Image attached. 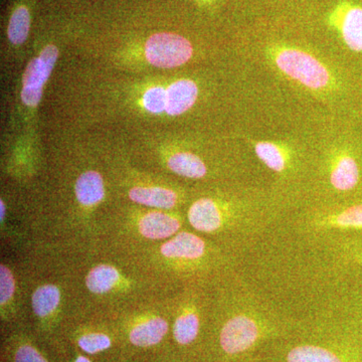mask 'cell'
Masks as SVG:
<instances>
[{"label": "cell", "instance_id": "21", "mask_svg": "<svg viewBox=\"0 0 362 362\" xmlns=\"http://www.w3.org/2000/svg\"><path fill=\"white\" fill-rule=\"evenodd\" d=\"M78 346L85 354H98L110 349L112 346L111 338L101 332L86 333L78 339Z\"/></svg>", "mask_w": 362, "mask_h": 362}, {"label": "cell", "instance_id": "30", "mask_svg": "<svg viewBox=\"0 0 362 362\" xmlns=\"http://www.w3.org/2000/svg\"><path fill=\"white\" fill-rule=\"evenodd\" d=\"M354 259L362 265V251H356L354 252Z\"/></svg>", "mask_w": 362, "mask_h": 362}, {"label": "cell", "instance_id": "1", "mask_svg": "<svg viewBox=\"0 0 362 362\" xmlns=\"http://www.w3.org/2000/svg\"><path fill=\"white\" fill-rule=\"evenodd\" d=\"M290 324L261 313L243 311L226 319L216 337V362H239L267 345L298 334Z\"/></svg>", "mask_w": 362, "mask_h": 362}, {"label": "cell", "instance_id": "12", "mask_svg": "<svg viewBox=\"0 0 362 362\" xmlns=\"http://www.w3.org/2000/svg\"><path fill=\"white\" fill-rule=\"evenodd\" d=\"M180 228L178 218L162 213L147 214L140 221V232L152 240L166 239L175 235Z\"/></svg>", "mask_w": 362, "mask_h": 362}, {"label": "cell", "instance_id": "29", "mask_svg": "<svg viewBox=\"0 0 362 362\" xmlns=\"http://www.w3.org/2000/svg\"><path fill=\"white\" fill-rule=\"evenodd\" d=\"M74 362H92V361L84 356H78Z\"/></svg>", "mask_w": 362, "mask_h": 362}, {"label": "cell", "instance_id": "17", "mask_svg": "<svg viewBox=\"0 0 362 362\" xmlns=\"http://www.w3.org/2000/svg\"><path fill=\"white\" fill-rule=\"evenodd\" d=\"M168 168L176 175L188 178H202L206 175V164L190 152H177L168 159Z\"/></svg>", "mask_w": 362, "mask_h": 362}, {"label": "cell", "instance_id": "26", "mask_svg": "<svg viewBox=\"0 0 362 362\" xmlns=\"http://www.w3.org/2000/svg\"><path fill=\"white\" fill-rule=\"evenodd\" d=\"M58 49L54 45H47L40 52L39 57L40 65L45 78H49L51 76L52 69H54V64H56L57 59H58Z\"/></svg>", "mask_w": 362, "mask_h": 362}, {"label": "cell", "instance_id": "19", "mask_svg": "<svg viewBox=\"0 0 362 362\" xmlns=\"http://www.w3.org/2000/svg\"><path fill=\"white\" fill-rule=\"evenodd\" d=\"M61 299L58 288L54 285L40 287L33 296V308L40 317L49 315L57 308Z\"/></svg>", "mask_w": 362, "mask_h": 362}, {"label": "cell", "instance_id": "3", "mask_svg": "<svg viewBox=\"0 0 362 362\" xmlns=\"http://www.w3.org/2000/svg\"><path fill=\"white\" fill-rule=\"evenodd\" d=\"M272 57L279 70L305 87L320 90L332 84L330 71L308 52L293 47H276Z\"/></svg>", "mask_w": 362, "mask_h": 362}, {"label": "cell", "instance_id": "9", "mask_svg": "<svg viewBox=\"0 0 362 362\" xmlns=\"http://www.w3.org/2000/svg\"><path fill=\"white\" fill-rule=\"evenodd\" d=\"M199 95V89L190 80H180L173 83L166 90V113L177 116L192 108Z\"/></svg>", "mask_w": 362, "mask_h": 362}, {"label": "cell", "instance_id": "5", "mask_svg": "<svg viewBox=\"0 0 362 362\" xmlns=\"http://www.w3.org/2000/svg\"><path fill=\"white\" fill-rule=\"evenodd\" d=\"M332 23L339 30L344 44L351 51L362 52V6L343 2L332 16Z\"/></svg>", "mask_w": 362, "mask_h": 362}, {"label": "cell", "instance_id": "31", "mask_svg": "<svg viewBox=\"0 0 362 362\" xmlns=\"http://www.w3.org/2000/svg\"><path fill=\"white\" fill-rule=\"evenodd\" d=\"M0 211H1V221L4 218V214H6V206H4V202H0Z\"/></svg>", "mask_w": 362, "mask_h": 362}, {"label": "cell", "instance_id": "10", "mask_svg": "<svg viewBox=\"0 0 362 362\" xmlns=\"http://www.w3.org/2000/svg\"><path fill=\"white\" fill-rule=\"evenodd\" d=\"M202 321L199 312L188 309L181 312L173 324V338L180 349H189L199 341Z\"/></svg>", "mask_w": 362, "mask_h": 362}, {"label": "cell", "instance_id": "2", "mask_svg": "<svg viewBox=\"0 0 362 362\" xmlns=\"http://www.w3.org/2000/svg\"><path fill=\"white\" fill-rule=\"evenodd\" d=\"M299 333L272 342L261 350L273 362H362L352 343L330 331Z\"/></svg>", "mask_w": 362, "mask_h": 362}, {"label": "cell", "instance_id": "20", "mask_svg": "<svg viewBox=\"0 0 362 362\" xmlns=\"http://www.w3.org/2000/svg\"><path fill=\"white\" fill-rule=\"evenodd\" d=\"M30 16L25 7H18L11 16L8 25V37L14 45L25 42L30 33Z\"/></svg>", "mask_w": 362, "mask_h": 362}, {"label": "cell", "instance_id": "14", "mask_svg": "<svg viewBox=\"0 0 362 362\" xmlns=\"http://www.w3.org/2000/svg\"><path fill=\"white\" fill-rule=\"evenodd\" d=\"M319 226L340 230H362V204L324 214Z\"/></svg>", "mask_w": 362, "mask_h": 362}, {"label": "cell", "instance_id": "27", "mask_svg": "<svg viewBox=\"0 0 362 362\" xmlns=\"http://www.w3.org/2000/svg\"><path fill=\"white\" fill-rule=\"evenodd\" d=\"M42 96V87H23L21 99L28 106H37Z\"/></svg>", "mask_w": 362, "mask_h": 362}, {"label": "cell", "instance_id": "24", "mask_svg": "<svg viewBox=\"0 0 362 362\" xmlns=\"http://www.w3.org/2000/svg\"><path fill=\"white\" fill-rule=\"evenodd\" d=\"M14 292L13 273L6 266L0 267V303L4 305L11 299Z\"/></svg>", "mask_w": 362, "mask_h": 362}, {"label": "cell", "instance_id": "4", "mask_svg": "<svg viewBox=\"0 0 362 362\" xmlns=\"http://www.w3.org/2000/svg\"><path fill=\"white\" fill-rule=\"evenodd\" d=\"M145 54L151 65L162 69L175 68L192 58V45L185 37L175 33H156L147 40Z\"/></svg>", "mask_w": 362, "mask_h": 362}, {"label": "cell", "instance_id": "7", "mask_svg": "<svg viewBox=\"0 0 362 362\" xmlns=\"http://www.w3.org/2000/svg\"><path fill=\"white\" fill-rule=\"evenodd\" d=\"M329 178L331 185L337 192L354 190L361 180V170L356 159L346 151L337 153L331 162Z\"/></svg>", "mask_w": 362, "mask_h": 362}, {"label": "cell", "instance_id": "18", "mask_svg": "<svg viewBox=\"0 0 362 362\" xmlns=\"http://www.w3.org/2000/svg\"><path fill=\"white\" fill-rule=\"evenodd\" d=\"M119 279L118 271L114 267L100 265L93 269L86 278V284L90 292L104 294L110 291Z\"/></svg>", "mask_w": 362, "mask_h": 362}, {"label": "cell", "instance_id": "6", "mask_svg": "<svg viewBox=\"0 0 362 362\" xmlns=\"http://www.w3.org/2000/svg\"><path fill=\"white\" fill-rule=\"evenodd\" d=\"M161 252L166 258L195 262L204 258L206 252V245L199 235L183 232L177 233L165 243L161 247Z\"/></svg>", "mask_w": 362, "mask_h": 362}, {"label": "cell", "instance_id": "16", "mask_svg": "<svg viewBox=\"0 0 362 362\" xmlns=\"http://www.w3.org/2000/svg\"><path fill=\"white\" fill-rule=\"evenodd\" d=\"M254 148L259 160L271 170L277 173H283L287 170L290 156L280 145L273 142L261 141L255 143Z\"/></svg>", "mask_w": 362, "mask_h": 362}, {"label": "cell", "instance_id": "32", "mask_svg": "<svg viewBox=\"0 0 362 362\" xmlns=\"http://www.w3.org/2000/svg\"><path fill=\"white\" fill-rule=\"evenodd\" d=\"M361 339H362V337H361ZM359 351H361L362 354V346L359 347Z\"/></svg>", "mask_w": 362, "mask_h": 362}, {"label": "cell", "instance_id": "22", "mask_svg": "<svg viewBox=\"0 0 362 362\" xmlns=\"http://www.w3.org/2000/svg\"><path fill=\"white\" fill-rule=\"evenodd\" d=\"M145 108L154 114L166 111V90L161 87L151 88L143 97Z\"/></svg>", "mask_w": 362, "mask_h": 362}, {"label": "cell", "instance_id": "23", "mask_svg": "<svg viewBox=\"0 0 362 362\" xmlns=\"http://www.w3.org/2000/svg\"><path fill=\"white\" fill-rule=\"evenodd\" d=\"M47 78H45L40 68L39 58L33 59L30 64L23 75V87H42L47 82Z\"/></svg>", "mask_w": 362, "mask_h": 362}, {"label": "cell", "instance_id": "15", "mask_svg": "<svg viewBox=\"0 0 362 362\" xmlns=\"http://www.w3.org/2000/svg\"><path fill=\"white\" fill-rule=\"evenodd\" d=\"M78 201L84 206H93L104 197V183L102 176L95 171H88L78 177L76 185Z\"/></svg>", "mask_w": 362, "mask_h": 362}, {"label": "cell", "instance_id": "8", "mask_svg": "<svg viewBox=\"0 0 362 362\" xmlns=\"http://www.w3.org/2000/svg\"><path fill=\"white\" fill-rule=\"evenodd\" d=\"M188 220L195 230L214 233L221 230V214L218 202L211 199H199L190 206Z\"/></svg>", "mask_w": 362, "mask_h": 362}, {"label": "cell", "instance_id": "11", "mask_svg": "<svg viewBox=\"0 0 362 362\" xmlns=\"http://www.w3.org/2000/svg\"><path fill=\"white\" fill-rule=\"evenodd\" d=\"M168 321L161 317H154L135 325L130 330L129 340L136 347L147 349L159 344L168 334Z\"/></svg>", "mask_w": 362, "mask_h": 362}, {"label": "cell", "instance_id": "25", "mask_svg": "<svg viewBox=\"0 0 362 362\" xmlns=\"http://www.w3.org/2000/svg\"><path fill=\"white\" fill-rule=\"evenodd\" d=\"M13 362H49L42 354L30 344H23L14 352Z\"/></svg>", "mask_w": 362, "mask_h": 362}, {"label": "cell", "instance_id": "13", "mask_svg": "<svg viewBox=\"0 0 362 362\" xmlns=\"http://www.w3.org/2000/svg\"><path fill=\"white\" fill-rule=\"evenodd\" d=\"M130 199L145 206L169 209L176 206L177 195L162 187H134L130 190Z\"/></svg>", "mask_w": 362, "mask_h": 362}, {"label": "cell", "instance_id": "28", "mask_svg": "<svg viewBox=\"0 0 362 362\" xmlns=\"http://www.w3.org/2000/svg\"><path fill=\"white\" fill-rule=\"evenodd\" d=\"M239 362H273L265 356L263 352H257V354H252V356H247L246 358L242 359Z\"/></svg>", "mask_w": 362, "mask_h": 362}]
</instances>
